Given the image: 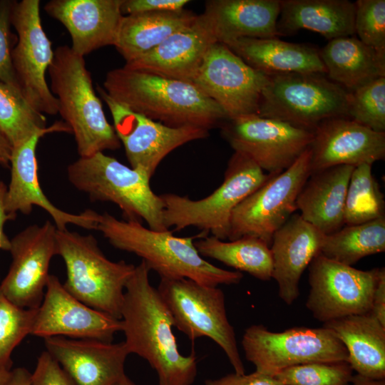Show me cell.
Wrapping results in <instances>:
<instances>
[{"mask_svg": "<svg viewBox=\"0 0 385 385\" xmlns=\"http://www.w3.org/2000/svg\"><path fill=\"white\" fill-rule=\"evenodd\" d=\"M143 261L128 281L120 311L121 332L129 354L145 359L158 376V385H192L197 374L194 351L183 355L173 332L172 316L150 284Z\"/></svg>", "mask_w": 385, "mask_h": 385, "instance_id": "cell-1", "label": "cell"}, {"mask_svg": "<svg viewBox=\"0 0 385 385\" xmlns=\"http://www.w3.org/2000/svg\"><path fill=\"white\" fill-rule=\"evenodd\" d=\"M103 90L130 111L168 126L207 130L227 120L223 110L192 83L122 67L108 71Z\"/></svg>", "mask_w": 385, "mask_h": 385, "instance_id": "cell-2", "label": "cell"}, {"mask_svg": "<svg viewBox=\"0 0 385 385\" xmlns=\"http://www.w3.org/2000/svg\"><path fill=\"white\" fill-rule=\"evenodd\" d=\"M115 248L135 254L160 278H186L201 284L217 287L237 284L243 277L210 263L197 252L195 237H176L168 230L155 231L137 220H120L107 212L97 226Z\"/></svg>", "mask_w": 385, "mask_h": 385, "instance_id": "cell-3", "label": "cell"}, {"mask_svg": "<svg viewBox=\"0 0 385 385\" xmlns=\"http://www.w3.org/2000/svg\"><path fill=\"white\" fill-rule=\"evenodd\" d=\"M48 71L58 113L73 134L80 157L119 148L120 142L106 118L84 57L67 45L58 46Z\"/></svg>", "mask_w": 385, "mask_h": 385, "instance_id": "cell-4", "label": "cell"}, {"mask_svg": "<svg viewBox=\"0 0 385 385\" xmlns=\"http://www.w3.org/2000/svg\"><path fill=\"white\" fill-rule=\"evenodd\" d=\"M67 175L72 185L92 201L118 205L125 220H143L151 230H168L163 222V202L150 188L151 178L145 171L99 152L71 163Z\"/></svg>", "mask_w": 385, "mask_h": 385, "instance_id": "cell-5", "label": "cell"}, {"mask_svg": "<svg viewBox=\"0 0 385 385\" xmlns=\"http://www.w3.org/2000/svg\"><path fill=\"white\" fill-rule=\"evenodd\" d=\"M56 242L66 270L64 288L90 307L120 319L125 285L135 266L108 259L92 235L57 229Z\"/></svg>", "mask_w": 385, "mask_h": 385, "instance_id": "cell-6", "label": "cell"}, {"mask_svg": "<svg viewBox=\"0 0 385 385\" xmlns=\"http://www.w3.org/2000/svg\"><path fill=\"white\" fill-rule=\"evenodd\" d=\"M273 174H266L247 155L234 152L230 158L222 183L210 195L198 200L173 193L160 195L164 204L163 222L168 230L188 227L200 230L205 237L211 234L227 239L233 210Z\"/></svg>", "mask_w": 385, "mask_h": 385, "instance_id": "cell-7", "label": "cell"}, {"mask_svg": "<svg viewBox=\"0 0 385 385\" xmlns=\"http://www.w3.org/2000/svg\"><path fill=\"white\" fill-rule=\"evenodd\" d=\"M349 93L323 73L269 75L257 115L313 132L325 120L347 117Z\"/></svg>", "mask_w": 385, "mask_h": 385, "instance_id": "cell-8", "label": "cell"}, {"mask_svg": "<svg viewBox=\"0 0 385 385\" xmlns=\"http://www.w3.org/2000/svg\"><path fill=\"white\" fill-rule=\"evenodd\" d=\"M157 290L174 327L191 341L200 337L212 339L223 350L234 372L245 374L221 289L186 278H160Z\"/></svg>", "mask_w": 385, "mask_h": 385, "instance_id": "cell-9", "label": "cell"}, {"mask_svg": "<svg viewBox=\"0 0 385 385\" xmlns=\"http://www.w3.org/2000/svg\"><path fill=\"white\" fill-rule=\"evenodd\" d=\"M242 346L255 371L272 376L286 368L307 363L348 362L344 344L324 327H295L275 332L262 324H253L245 329Z\"/></svg>", "mask_w": 385, "mask_h": 385, "instance_id": "cell-10", "label": "cell"}, {"mask_svg": "<svg viewBox=\"0 0 385 385\" xmlns=\"http://www.w3.org/2000/svg\"><path fill=\"white\" fill-rule=\"evenodd\" d=\"M310 147L287 170L272 176L233 210L227 240L255 237L271 246L272 237L297 210L296 201L310 175Z\"/></svg>", "mask_w": 385, "mask_h": 385, "instance_id": "cell-11", "label": "cell"}, {"mask_svg": "<svg viewBox=\"0 0 385 385\" xmlns=\"http://www.w3.org/2000/svg\"><path fill=\"white\" fill-rule=\"evenodd\" d=\"M11 24L17 36L11 53L12 64L21 94L38 113L56 115L57 100L46 80L54 51L42 27L40 1H15Z\"/></svg>", "mask_w": 385, "mask_h": 385, "instance_id": "cell-12", "label": "cell"}, {"mask_svg": "<svg viewBox=\"0 0 385 385\" xmlns=\"http://www.w3.org/2000/svg\"><path fill=\"white\" fill-rule=\"evenodd\" d=\"M306 307L323 323L369 313L379 268L361 270L317 255L308 266Z\"/></svg>", "mask_w": 385, "mask_h": 385, "instance_id": "cell-13", "label": "cell"}, {"mask_svg": "<svg viewBox=\"0 0 385 385\" xmlns=\"http://www.w3.org/2000/svg\"><path fill=\"white\" fill-rule=\"evenodd\" d=\"M221 133L235 152L247 155L273 175L289 168L314 138L312 131L257 114L226 120Z\"/></svg>", "mask_w": 385, "mask_h": 385, "instance_id": "cell-14", "label": "cell"}, {"mask_svg": "<svg viewBox=\"0 0 385 385\" xmlns=\"http://www.w3.org/2000/svg\"><path fill=\"white\" fill-rule=\"evenodd\" d=\"M267 80V75L247 65L226 45L215 42L190 83L232 119L257 114Z\"/></svg>", "mask_w": 385, "mask_h": 385, "instance_id": "cell-15", "label": "cell"}, {"mask_svg": "<svg viewBox=\"0 0 385 385\" xmlns=\"http://www.w3.org/2000/svg\"><path fill=\"white\" fill-rule=\"evenodd\" d=\"M97 91L108 106L115 132L124 146L130 167L151 178L160 162L173 150L203 139L209 130L194 126L174 128L133 112L110 98L103 88Z\"/></svg>", "mask_w": 385, "mask_h": 385, "instance_id": "cell-16", "label": "cell"}, {"mask_svg": "<svg viewBox=\"0 0 385 385\" xmlns=\"http://www.w3.org/2000/svg\"><path fill=\"white\" fill-rule=\"evenodd\" d=\"M57 228L47 220L32 225L11 240L12 262L0 288L16 305L37 309L44 297L52 257L57 255Z\"/></svg>", "mask_w": 385, "mask_h": 385, "instance_id": "cell-17", "label": "cell"}, {"mask_svg": "<svg viewBox=\"0 0 385 385\" xmlns=\"http://www.w3.org/2000/svg\"><path fill=\"white\" fill-rule=\"evenodd\" d=\"M53 132H71V130L64 122H56L12 148L11 180L7 186L4 202L6 212L14 216H16L18 212L28 215L34 206H38L51 215L59 230L66 229L68 224L88 230H96L101 214L92 210H86L79 214L63 211L48 200L41 188L36 150L40 138Z\"/></svg>", "mask_w": 385, "mask_h": 385, "instance_id": "cell-18", "label": "cell"}, {"mask_svg": "<svg viewBox=\"0 0 385 385\" xmlns=\"http://www.w3.org/2000/svg\"><path fill=\"white\" fill-rule=\"evenodd\" d=\"M121 332V321L77 299L50 274L37 312L31 335L43 339L68 337L112 342Z\"/></svg>", "mask_w": 385, "mask_h": 385, "instance_id": "cell-19", "label": "cell"}, {"mask_svg": "<svg viewBox=\"0 0 385 385\" xmlns=\"http://www.w3.org/2000/svg\"><path fill=\"white\" fill-rule=\"evenodd\" d=\"M310 175L338 165H372L385 157V133L374 131L347 117L322 121L313 131Z\"/></svg>", "mask_w": 385, "mask_h": 385, "instance_id": "cell-20", "label": "cell"}, {"mask_svg": "<svg viewBox=\"0 0 385 385\" xmlns=\"http://www.w3.org/2000/svg\"><path fill=\"white\" fill-rule=\"evenodd\" d=\"M43 340L46 351L76 385H111L125 374V363L130 354L124 342L63 337Z\"/></svg>", "mask_w": 385, "mask_h": 385, "instance_id": "cell-21", "label": "cell"}, {"mask_svg": "<svg viewBox=\"0 0 385 385\" xmlns=\"http://www.w3.org/2000/svg\"><path fill=\"white\" fill-rule=\"evenodd\" d=\"M123 0H51L44 10L68 30L77 54L115 45L123 16Z\"/></svg>", "mask_w": 385, "mask_h": 385, "instance_id": "cell-22", "label": "cell"}, {"mask_svg": "<svg viewBox=\"0 0 385 385\" xmlns=\"http://www.w3.org/2000/svg\"><path fill=\"white\" fill-rule=\"evenodd\" d=\"M215 42L210 22L202 14L190 26L124 67L190 83Z\"/></svg>", "mask_w": 385, "mask_h": 385, "instance_id": "cell-23", "label": "cell"}, {"mask_svg": "<svg viewBox=\"0 0 385 385\" xmlns=\"http://www.w3.org/2000/svg\"><path fill=\"white\" fill-rule=\"evenodd\" d=\"M324 235L299 214H293L274 234L270 246L272 278L285 304L291 305L298 298L301 276L320 253Z\"/></svg>", "mask_w": 385, "mask_h": 385, "instance_id": "cell-24", "label": "cell"}, {"mask_svg": "<svg viewBox=\"0 0 385 385\" xmlns=\"http://www.w3.org/2000/svg\"><path fill=\"white\" fill-rule=\"evenodd\" d=\"M280 0H210L204 14L217 42L242 38H279L277 22Z\"/></svg>", "mask_w": 385, "mask_h": 385, "instance_id": "cell-25", "label": "cell"}, {"mask_svg": "<svg viewBox=\"0 0 385 385\" xmlns=\"http://www.w3.org/2000/svg\"><path fill=\"white\" fill-rule=\"evenodd\" d=\"M354 168L338 165L312 173L298 195L300 216L324 235L344 226L345 200Z\"/></svg>", "mask_w": 385, "mask_h": 385, "instance_id": "cell-26", "label": "cell"}, {"mask_svg": "<svg viewBox=\"0 0 385 385\" xmlns=\"http://www.w3.org/2000/svg\"><path fill=\"white\" fill-rule=\"evenodd\" d=\"M247 65L267 76L288 73H327L319 50L279 38H242L225 44Z\"/></svg>", "mask_w": 385, "mask_h": 385, "instance_id": "cell-27", "label": "cell"}, {"mask_svg": "<svg viewBox=\"0 0 385 385\" xmlns=\"http://www.w3.org/2000/svg\"><path fill=\"white\" fill-rule=\"evenodd\" d=\"M354 17L348 0H280L277 29L280 36L308 29L330 41L355 34Z\"/></svg>", "mask_w": 385, "mask_h": 385, "instance_id": "cell-28", "label": "cell"}, {"mask_svg": "<svg viewBox=\"0 0 385 385\" xmlns=\"http://www.w3.org/2000/svg\"><path fill=\"white\" fill-rule=\"evenodd\" d=\"M344 344L348 363L357 374L385 379V326L370 313L350 315L324 323Z\"/></svg>", "mask_w": 385, "mask_h": 385, "instance_id": "cell-29", "label": "cell"}, {"mask_svg": "<svg viewBox=\"0 0 385 385\" xmlns=\"http://www.w3.org/2000/svg\"><path fill=\"white\" fill-rule=\"evenodd\" d=\"M319 56L327 78L349 92L385 77V51L367 46L356 37L330 40L319 50Z\"/></svg>", "mask_w": 385, "mask_h": 385, "instance_id": "cell-30", "label": "cell"}, {"mask_svg": "<svg viewBox=\"0 0 385 385\" xmlns=\"http://www.w3.org/2000/svg\"><path fill=\"white\" fill-rule=\"evenodd\" d=\"M197 16L185 9L123 15L114 46L129 63L190 26Z\"/></svg>", "mask_w": 385, "mask_h": 385, "instance_id": "cell-31", "label": "cell"}, {"mask_svg": "<svg viewBox=\"0 0 385 385\" xmlns=\"http://www.w3.org/2000/svg\"><path fill=\"white\" fill-rule=\"evenodd\" d=\"M194 244L202 257L218 260L262 281L272 279L273 265L270 246L261 239L248 236L225 242L210 235L202 237Z\"/></svg>", "mask_w": 385, "mask_h": 385, "instance_id": "cell-32", "label": "cell"}, {"mask_svg": "<svg viewBox=\"0 0 385 385\" xmlns=\"http://www.w3.org/2000/svg\"><path fill=\"white\" fill-rule=\"evenodd\" d=\"M385 251V217L324 235L320 253L339 263L352 266L361 259Z\"/></svg>", "mask_w": 385, "mask_h": 385, "instance_id": "cell-33", "label": "cell"}, {"mask_svg": "<svg viewBox=\"0 0 385 385\" xmlns=\"http://www.w3.org/2000/svg\"><path fill=\"white\" fill-rule=\"evenodd\" d=\"M384 196L371 173V165L355 167L344 205V225L369 222L384 216Z\"/></svg>", "mask_w": 385, "mask_h": 385, "instance_id": "cell-34", "label": "cell"}, {"mask_svg": "<svg viewBox=\"0 0 385 385\" xmlns=\"http://www.w3.org/2000/svg\"><path fill=\"white\" fill-rule=\"evenodd\" d=\"M46 128L45 115L32 108L20 94L0 81V133L12 148Z\"/></svg>", "mask_w": 385, "mask_h": 385, "instance_id": "cell-35", "label": "cell"}, {"mask_svg": "<svg viewBox=\"0 0 385 385\" xmlns=\"http://www.w3.org/2000/svg\"><path fill=\"white\" fill-rule=\"evenodd\" d=\"M347 117L379 133H385V77L349 93Z\"/></svg>", "mask_w": 385, "mask_h": 385, "instance_id": "cell-36", "label": "cell"}, {"mask_svg": "<svg viewBox=\"0 0 385 385\" xmlns=\"http://www.w3.org/2000/svg\"><path fill=\"white\" fill-rule=\"evenodd\" d=\"M37 309L16 305L0 288V364L11 365L12 351L31 334Z\"/></svg>", "mask_w": 385, "mask_h": 385, "instance_id": "cell-37", "label": "cell"}, {"mask_svg": "<svg viewBox=\"0 0 385 385\" xmlns=\"http://www.w3.org/2000/svg\"><path fill=\"white\" fill-rule=\"evenodd\" d=\"M353 371L346 361L311 362L286 368L274 377L283 385H349Z\"/></svg>", "mask_w": 385, "mask_h": 385, "instance_id": "cell-38", "label": "cell"}, {"mask_svg": "<svg viewBox=\"0 0 385 385\" xmlns=\"http://www.w3.org/2000/svg\"><path fill=\"white\" fill-rule=\"evenodd\" d=\"M354 30L359 39L376 50L385 51V1L358 0Z\"/></svg>", "mask_w": 385, "mask_h": 385, "instance_id": "cell-39", "label": "cell"}, {"mask_svg": "<svg viewBox=\"0 0 385 385\" xmlns=\"http://www.w3.org/2000/svg\"><path fill=\"white\" fill-rule=\"evenodd\" d=\"M14 3L12 0L0 1V81L21 96L11 58L14 44L17 41V36L11 29Z\"/></svg>", "mask_w": 385, "mask_h": 385, "instance_id": "cell-40", "label": "cell"}, {"mask_svg": "<svg viewBox=\"0 0 385 385\" xmlns=\"http://www.w3.org/2000/svg\"><path fill=\"white\" fill-rule=\"evenodd\" d=\"M30 385H76L59 364L46 351L38 356Z\"/></svg>", "mask_w": 385, "mask_h": 385, "instance_id": "cell-41", "label": "cell"}, {"mask_svg": "<svg viewBox=\"0 0 385 385\" xmlns=\"http://www.w3.org/2000/svg\"><path fill=\"white\" fill-rule=\"evenodd\" d=\"M188 0H123V14H134L147 12L180 11Z\"/></svg>", "mask_w": 385, "mask_h": 385, "instance_id": "cell-42", "label": "cell"}, {"mask_svg": "<svg viewBox=\"0 0 385 385\" xmlns=\"http://www.w3.org/2000/svg\"><path fill=\"white\" fill-rule=\"evenodd\" d=\"M204 385H283L274 376L254 371L249 374H228L218 379H209Z\"/></svg>", "mask_w": 385, "mask_h": 385, "instance_id": "cell-43", "label": "cell"}, {"mask_svg": "<svg viewBox=\"0 0 385 385\" xmlns=\"http://www.w3.org/2000/svg\"><path fill=\"white\" fill-rule=\"evenodd\" d=\"M385 326V268L380 267L377 283L374 292L371 309L369 312Z\"/></svg>", "mask_w": 385, "mask_h": 385, "instance_id": "cell-44", "label": "cell"}, {"mask_svg": "<svg viewBox=\"0 0 385 385\" xmlns=\"http://www.w3.org/2000/svg\"><path fill=\"white\" fill-rule=\"evenodd\" d=\"M6 190V185L3 181H0V250L9 251L11 240L4 232V225L9 220H15L16 216L9 215L6 212L4 202Z\"/></svg>", "mask_w": 385, "mask_h": 385, "instance_id": "cell-45", "label": "cell"}, {"mask_svg": "<svg viewBox=\"0 0 385 385\" xmlns=\"http://www.w3.org/2000/svg\"><path fill=\"white\" fill-rule=\"evenodd\" d=\"M31 374L25 368L18 367L11 370L7 385H30Z\"/></svg>", "mask_w": 385, "mask_h": 385, "instance_id": "cell-46", "label": "cell"}, {"mask_svg": "<svg viewBox=\"0 0 385 385\" xmlns=\"http://www.w3.org/2000/svg\"><path fill=\"white\" fill-rule=\"evenodd\" d=\"M11 151V145L0 133V165L5 168L10 166Z\"/></svg>", "mask_w": 385, "mask_h": 385, "instance_id": "cell-47", "label": "cell"}, {"mask_svg": "<svg viewBox=\"0 0 385 385\" xmlns=\"http://www.w3.org/2000/svg\"><path fill=\"white\" fill-rule=\"evenodd\" d=\"M349 385H385V380H374L359 374L354 375Z\"/></svg>", "mask_w": 385, "mask_h": 385, "instance_id": "cell-48", "label": "cell"}, {"mask_svg": "<svg viewBox=\"0 0 385 385\" xmlns=\"http://www.w3.org/2000/svg\"><path fill=\"white\" fill-rule=\"evenodd\" d=\"M11 365L0 364V385H7L11 376Z\"/></svg>", "mask_w": 385, "mask_h": 385, "instance_id": "cell-49", "label": "cell"}, {"mask_svg": "<svg viewBox=\"0 0 385 385\" xmlns=\"http://www.w3.org/2000/svg\"><path fill=\"white\" fill-rule=\"evenodd\" d=\"M111 385H138V384H136L126 374H125L118 380L113 383Z\"/></svg>", "mask_w": 385, "mask_h": 385, "instance_id": "cell-50", "label": "cell"}]
</instances>
